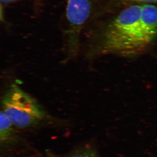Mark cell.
Returning a JSON list of instances; mask_svg holds the SVG:
<instances>
[{"instance_id":"cell-2","label":"cell","mask_w":157,"mask_h":157,"mask_svg":"<svg viewBox=\"0 0 157 157\" xmlns=\"http://www.w3.org/2000/svg\"><path fill=\"white\" fill-rule=\"evenodd\" d=\"M3 111L14 127L27 128L39 125L46 117L42 106L19 86L12 85L2 100Z\"/></svg>"},{"instance_id":"cell-5","label":"cell","mask_w":157,"mask_h":157,"mask_svg":"<svg viewBox=\"0 0 157 157\" xmlns=\"http://www.w3.org/2000/svg\"><path fill=\"white\" fill-rule=\"evenodd\" d=\"M68 157H98L97 154L92 150L87 148H79L74 151Z\"/></svg>"},{"instance_id":"cell-1","label":"cell","mask_w":157,"mask_h":157,"mask_svg":"<svg viewBox=\"0 0 157 157\" xmlns=\"http://www.w3.org/2000/svg\"><path fill=\"white\" fill-rule=\"evenodd\" d=\"M141 8L142 5H134L121 11L90 44L87 57L110 54L132 56L146 50L151 38L141 20Z\"/></svg>"},{"instance_id":"cell-4","label":"cell","mask_w":157,"mask_h":157,"mask_svg":"<svg viewBox=\"0 0 157 157\" xmlns=\"http://www.w3.org/2000/svg\"><path fill=\"white\" fill-rule=\"evenodd\" d=\"M14 125L9 118L3 112L0 114V143L6 147L14 145L17 142L18 137L14 129Z\"/></svg>"},{"instance_id":"cell-6","label":"cell","mask_w":157,"mask_h":157,"mask_svg":"<svg viewBox=\"0 0 157 157\" xmlns=\"http://www.w3.org/2000/svg\"><path fill=\"white\" fill-rule=\"evenodd\" d=\"M129 2H140L147 3H156L157 4V0H125Z\"/></svg>"},{"instance_id":"cell-3","label":"cell","mask_w":157,"mask_h":157,"mask_svg":"<svg viewBox=\"0 0 157 157\" xmlns=\"http://www.w3.org/2000/svg\"><path fill=\"white\" fill-rule=\"evenodd\" d=\"M67 16L68 21V49L75 54L79 47L80 33L91 11L90 0H67Z\"/></svg>"},{"instance_id":"cell-9","label":"cell","mask_w":157,"mask_h":157,"mask_svg":"<svg viewBox=\"0 0 157 157\" xmlns=\"http://www.w3.org/2000/svg\"><path fill=\"white\" fill-rule=\"evenodd\" d=\"M18 1H21V0H1V2L3 3H9Z\"/></svg>"},{"instance_id":"cell-7","label":"cell","mask_w":157,"mask_h":157,"mask_svg":"<svg viewBox=\"0 0 157 157\" xmlns=\"http://www.w3.org/2000/svg\"><path fill=\"white\" fill-rule=\"evenodd\" d=\"M4 9H3L2 6V3L1 5V15H0V17H1V21H4Z\"/></svg>"},{"instance_id":"cell-8","label":"cell","mask_w":157,"mask_h":157,"mask_svg":"<svg viewBox=\"0 0 157 157\" xmlns=\"http://www.w3.org/2000/svg\"><path fill=\"white\" fill-rule=\"evenodd\" d=\"M44 157H57L56 156L53 155L52 153L50 152V151H48L46 152L45 153V156Z\"/></svg>"}]
</instances>
